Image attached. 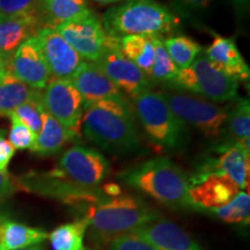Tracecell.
<instances>
[{"label": "cell", "instance_id": "obj_20", "mask_svg": "<svg viewBox=\"0 0 250 250\" xmlns=\"http://www.w3.org/2000/svg\"><path fill=\"white\" fill-rule=\"evenodd\" d=\"M42 28L37 17L0 19V55L8 62L19 46Z\"/></svg>", "mask_w": 250, "mask_h": 250}, {"label": "cell", "instance_id": "obj_27", "mask_svg": "<svg viewBox=\"0 0 250 250\" xmlns=\"http://www.w3.org/2000/svg\"><path fill=\"white\" fill-rule=\"evenodd\" d=\"M165 49L179 70L189 67L203 54V48L190 36L177 34L162 40Z\"/></svg>", "mask_w": 250, "mask_h": 250}, {"label": "cell", "instance_id": "obj_2", "mask_svg": "<svg viewBox=\"0 0 250 250\" xmlns=\"http://www.w3.org/2000/svg\"><path fill=\"white\" fill-rule=\"evenodd\" d=\"M108 36H164L179 29L181 19L158 0H125L101 18Z\"/></svg>", "mask_w": 250, "mask_h": 250}, {"label": "cell", "instance_id": "obj_14", "mask_svg": "<svg viewBox=\"0 0 250 250\" xmlns=\"http://www.w3.org/2000/svg\"><path fill=\"white\" fill-rule=\"evenodd\" d=\"M51 78L72 80L83 59L54 28H42L36 34Z\"/></svg>", "mask_w": 250, "mask_h": 250}, {"label": "cell", "instance_id": "obj_35", "mask_svg": "<svg viewBox=\"0 0 250 250\" xmlns=\"http://www.w3.org/2000/svg\"><path fill=\"white\" fill-rule=\"evenodd\" d=\"M109 250H159L133 233L120 234L110 242Z\"/></svg>", "mask_w": 250, "mask_h": 250}, {"label": "cell", "instance_id": "obj_4", "mask_svg": "<svg viewBox=\"0 0 250 250\" xmlns=\"http://www.w3.org/2000/svg\"><path fill=\"white\" fill-rule=\"evenodd\" d=\"M133 111L147 138L162 151L186 145L187 125L174 114L160 92L148 89L133 98Z\"/></svg>", "mask_w": 250, "mask_h": 250}, {"label": "cell", "instance_id": "obj_15", "mask_svg": "<svg viewBox=\"0 0 250 250\" xmlns=\"http://www.w3.org/2000/svg\"><path fill=\"white\" fill-rule=\"evenodd\" d=\"M215 152L198 168L199 174H221L229 177L240 189L249 187L250 149L240 144H218Z\"/></svg>", "mask_w": 250, "mask_h": 250}, {"label": "cell", "instance_id": "obj_30", "mask_svg": "<svg viewBox=\"0 0 250 250\" xmlns=\"http://www.w3.org/2000/svg\"><path fill=\"white\" fill-rule=\"evenodd\" d=\"M212 214L227 224H249L250 196L246 191H239L228 204L210 210Z\"/></svg>", "mask_w": 250, "mask_h": 250}, {"label": "cell", "instance_id": "obj_22", "mask_svg": "<svg viewBox=\"0 0 250 250\" xmlns=\"http://www.w3.org/2000/svg\"><path fill=\"white\" fill-rule=\"evenodd\" d=\"M92 12L87 0H39L37 15L43 28H55Z\"/></svg>", "mask_w": 250, "mask_h": 250}, {"label": "cell", "instance_id": "obj_32", "mask_svg": "<svg viewBox=\"0 0 250 250\" xmlns=\"http://www.w3.org/2000/svg\"><path fill=\"white\" fill-rule=\"evenodd\" d=\"M11 120V130L8 133V142L14 149H30L36 140V136L31 132L29 127L15 116L9 114L7 116Z\"/></svg>", "mask_w": 250, "mask_h": 250}, {"label": "cell", "instance_id": "obj_40", "mask_svg": "<svg viewBox=\"0 0 250 250\" xmlns=\"http://www.w3.org/2000/svg\"><path fill=\"white\" fill-rule=\"evenodd\" d=\"M95 2L101 5H110V4H116V2H120L122 0H94Z\"/></svg>", "mask_w": 250, "mask_h": 250}, {"label": "cell", "instance_id": "obj_23", "mask_svg": "<svg viewBox=\"0 0 250 250\" xmlns=\"http://www.w3.org/2000/svg\"><path fill=\"white\" fill-rule=\"evenodd\" d=\"M48 237L43 229L0 218V250H17L41 245Z\"/></svg>", "mask_w": 250, "mask_h": 250}, {"label": "cell", "instance_id": "obj_34", "mask_svg": "<svg viewBox=\"0 0 250 250\" xmlns=\"http://www.w3.org/2000/svg\"><path fill=\"white\" fill-rule=\"evenodd\" d=\"M171 11L179 17L199 19L210 11L214 0H169Z\"/></svg>", "mask_w": 250, "mask_h": 250}, {"label": "cell", "instance_id": "obj_41", "mask_svg": "<svg viewBox=\"0 0 250 250\" xmlns=\"http://www.w3.org/2000/svg\"><path fill=\"white\" fill-rule=\"evenodd\" d=\"M17 250H44L41 245H36V246H31V247H27V248H22V249H17Z\"/></svg>", "mask_w": 250, "mask_h": 250}, {"label": "cell", "instance_id": "obj_11", "mask_svg": "<svg viewBox=\"0 0 250 250\" xmlns=\"http://www.w3.org/2000/svg\"><path fill=\"white\" fill-rule=\"evenodd\" d=\"M45 112L68 129L79 132L85 100L71 80L51 78L42 92Z\"/></svg>", "mask_w": 250, "mask_h": 250}, {"label": "cell", "instance_id": "obj_33", "mask_svg": "<svg viewBox=\"0 0 250 250\" xmlns=\"http://www.w3.org/2000/svg\"><path fill=\"white\" fill-rule=\"evenodd\" d=\"M39 0H0V19L37 17Z\"/></svg>", "mask_w": 250, "mask_h": 250}, {"label": "cell", "instance_id": "obj_10", "mask_svg": "<svg viewBox=\"0 0 250 250\" xmlns=\"http://www.w3.org/2000/svg\"><path fill=\"white\" fill-rule=\"evenodd\" d=\"M56 30L83 61L96 62L110 41L103 29L101 19L94 12L56 27Z\"/></svg>", "mask_w": 250, "mask_h": 250}, {"label": "cell", "instance_id": "obj_17", "mask_svg": "<svg viewBox=\"0 0 250 250\" xmlns=\"http://www.w3.org/2000/svg\"><path fill=\"white\" fill-rule=\"evenodd\" d=\"M132 233L159 250H203L186 230L166 219H158Z\"/></svg>", "mask_w": 250, "mask_h": 250}, {"label": "cell", "instance_id": "obj_36", "mask_svg": "<svg viewBox=\"0 0 250 250\" xmlns=\"http://www.w3.org/2000/svg\"><path fill=\"white\" fill-rule=\"evenodd\" d=\"M5 134V130H0V171L2 173H7L9 162L15 154L14 147L6 139Z\"/></svg>", "mask_w": 250, "mask_h": 250}, {"label": "cell", "instance_id": "obj_28", "mask_svg": "<svg viewBox=\"0 0 250 250\" xmlns=\"http://www.w3.org/2000/svg\"><path fill=\"white\" fill-rule=\"evenodd\" d=\"M87 228L88 223L85 218L62 225L48 235L50 245L54 250H81L83 248V236Z\"/></svg>", "mask_w": 250, "mask_h": 250}, {"label": "cell", "instance_id": "obj_9", "mask_svg": "<svg viewBox=\"0 0 250 250\" xmlns=\"http://www.w3.org/2000/svg\"><path fill=\"white\" fill-rule=\"evenodd\" d=\"M54 173L83 188H98L110 174V164L98 149L73 146L61 156Z\"/></svg>", "mask_w": 250, "mask_h": 250}, {"label": "cell", "instance_id": "obj_31", "mask_svg": "<svg viewBox=\"0 0 250 250\" xmlns=\"http://www.w3.org/2000/svg\"><path fill=\"white\" fill-rule=\"evenodd\" d=\"M44 111L42 103V90H39L33 99L15 109V111L12 114H14L19 120L22 121L29 127L31 132L37 137V134L42 129Z\"/></svg>", "mask_w": 250, "mask_h": 250}, {"label": "cell", "instance_id": "obj_13", "mask_svg": "<svg viewBox=\"0 0 250 250\" xmlns=\"http://www.w3.org/2000/svg\"><path fill=\"white\" fill-rule=\"evenodd\" d=\"M7 70L13 76L36 90H43L51 79L49 67L39 37L36 35L23 42L7 62Z\"/></svg>", "mask_w": 250, "mask_h": 250}, {"label": "cell", "instance_id": "obj_16", "mask_svg": "<svg viewBox=\"0 0 250 250\" xmlns=\"http://www.w3.org/2000/svg\"><path fill=\"white\" fill-rule=\"evenodd\" d=\"M189 181L190 197L197 211H210L226 205L240 191L235 182L221 174L196 173Z\"/></svg>", "mask_w": 250, "mask_h": 250}, {"label": "cell", "instance_id": "obj_42", "mask_svg": "<svg viewBox=\"0 0 250 250\" xmlns=\"http://www.w3.org/2000/svg\"><path fill=\"white\" fill-rule=\"evenodd\" d=\"M81 250H92V249H88V248H83Z\"/></svg>", "mask_w": 250, "mask_h": 250}, {"label": "cell", "instance_id": "obj_5", "mask_svg": "<svg viewBox=\"0 0 250 250\" xmlns=\"http://www.w3.org/2000/svg\"><path fill=\"white\" fill-rule=\"evenodd\" d=\"M81 126L87 139L107 152L125 154L142 147L136 122L93 105H85Z\"/></svg>", "mask_w": 250, "mask_h": 250}, {"label": "cell", "instance_id": "obj_7", "mask_svg": "<svg viewBox=\"0 0 250 250\" xmlns=\"http://www.w3.org/2000/svg\"><path fill=\"white\" fill-rule=\"evenodd\" d=\"M160 94L171 110L184 124L196 129L210 139H219L223 134L229 108L203 99L201 96L175 88H166Z\"/></svg>", "mask_w": 250, "mask_h": 250}, {"label": "cell", "instance_id": "obj_29", "mask_svg": "<svg viewBox=\"0 0 250 250\" xmlns=\"http://www.w3.org/2000/svg\"><path fill=\"white\" fill-rule=\"evenodd\" d=\"M162 40H164V37L154 36L155 58L148 78L152 81V83H158L168 87L176 78L180 70L166 51Z\"/></svg>", "mask_w": 250, "mask_h": 250}, {"label": "cell", "instance_id": "obj_38", "mask_svg": "<svg viewBox=\"0 0 250 250\" xmlns=\"http://www.w3.org/2000/svg\"><path fill=\"white\" fill-rule=\"evenodd\" d=\"M232 7L234 9V13L239 20H245L249 15L250 9V0H229Z\"/></svg>", "mask_w": 250, "mask_h": 250}, {"label": "cell", "instance_id": "obj_1", "mask_svg": "<svg viewBox=\"0 0 250 250\" xmlns=\"http://www.w3.org/2000/svg\"><path fill=\"white\" fill-rule=\"evenodd\" d=\"M122 183L175 210H196L186 171L168 158H154L118 175Z\"/></svg>", "mask_w": 250, "mask_h": 250}, {"label": "cell", "instance_id": "obj_12", "mask_svg": "<svg viewBox=\"0 0 250 250\" xmlns=\"http://www.w3.org/2000/svg\"><path fill=\"white\" fill-rule=\"evenodd\" d=\"M95 62L103 73L131 99L151 89L152 81L142 70L122 54L118 39L110 37L109 44Z\"/></svg>", "mask_w": 250, "mask_h": 250}, {"label": "cell", "instance_id": "obj_39", "mask_svg": "<svg viewBox=\"0 0 250 250\" xmlns=\"http://www.w3.org/2000/svg\"><path fill=\"white\" fill-rule=\"evenodd\" d=\"M7 71V62L5 61L4 57L0 55V78H1Z\"/></svg>", "mask_w": 250, "mask_h": 250}, {"label": "cell", "instance_id": "obj_6", "mask_svg": "<svg viewBox=\"0 0 250 250\" xmlns=\"http://www.w3.org/2000/svg\"><path fill=\"white\" fill-rule=\"evenodd\" d=\"M240 81L214 66L204 55L198 56L189 67L180 70L168 88L201 96L212 102L239 100Z\"/></svg>", "mask_w": 250, "mask_h": 250}, {"label": "cell", "instance_id": "obj_25", "mask_svg": "<svg viewBox=\"0 0 250 250\" xmlns=\"http://www.w3.org/2000/svg\"><path fill=\"white\" fill-rule=\"evenodd\" d=\"M118 46L122 54L148 77L155 58L154 36H124L118 39Z\"/></svg>", "mask_w": 250, "mask_h": 250}, {"label": "cell", "instance_id": "obj_18", "mask_svg": "<svg viewBox=\"0 0 250 250\" xmlns=\"http://www.w3.org/2000/svg\"><path fill=\"white\" fill-rule=\"evenodd\" d=\"M71 81L85 100V104L125 96L124 93L103 73L101 68L92 62H83Z\"/></svg>", "mask_w": 250, "mask_h": 250}, {"label": "cell", "instance_id": "obj_3", "mask_svg": "<svg viewBox=\"0 0 250 250\" xmlns=\"http://www.w3.org/2000/svg\"><path fill=\"white\" fill-rule=\"evenodd\" d=\"M94 230L104 235L132 233L139 227L161 218L160 212L140 197L132 195L107 196L80 211Z\"/></svg>", "mask_w": 250, "mask_h": 250}, {"label": "cell", "instance_id": "obj_19", "mask_svg": "<svg viewBox=\"0 0 250 250\" xmlns=\"http://www.w3.org/2000/svg\"><path fill=\"white\" fill-rule=\"evenodd\" d=\"M203 55L225 73L243 83L249 81V65L242 57L235 41L232 37H225L213 33V40Z\"/></svg>", "mask_w": 250, "mask_h": 250}, {"label": "cell", "instance_id": "obj_24", "mask_svg": "<svg viewBox=\"0 0 250 250\" xmlns=\"http://www.w3.org/2000/svg\"><path fill=\"white\" fill-rule=\"evenodd\" d=\"M219 144H240L250 149V103L248 99L237 100L229 109L223 134Z\"/></svg>", "mask_w": 250, "mask_h": 250}, {"label": "cell", "instance_id": "obj_21", "mask_svg": "<svg viewBox=\"0 0 250 250\" xmlns=\"http://www.w3.org/2000/svg\"><path fill=\"white\" fill-rule=\"evenodd\" d=\"M79 132L64 126L51 115L44 111L42 129L37 134L35 143L30 151L41 156L57 154L64 148L65 145L71 142H76L79 139Z\"/></svg>", "mask_w": 250, "mask_h": 250}, {"label": "cell", "instance_id": "obj_8", "mask_svg": "<svg viewBox=\"0 0 250 250\" xmlns=\"http://www.w3.org/2000/svg\"><path fill=\"white\" fill-rule=\"evenodd\" d=\"M17 186L18 189L58 199L78 211L107 197L102 189L77 186L64 177L56 175L52 170L49 173L26 174L17 180Z\"/></svg>", "mask_w": 250, "mask_h": 250}, {"label": "cell", "instance_id": "obj_37", "mask_svg": "<svg viewBox=\"0 0 250 250\" xmlns=\"http://www.w3.org/2000/svg\"><path fill=\"white\" fill-rule=\"evenodd\" d=\"M17 189V180L12 179L8 173L0 171V202L11 196Z\"/></svg>", "mask_w": 250, "mask_h": 250}, {"label": "cell", "instance_id": "obj_26", "mask_svg": "<svg viewBox=\"0 0 250 250\" xmlns=\"http://www.w3.org/2000/svg\"><path fill=\"white\" fill-rule=\"evenodd\" d=\"M39 90L30 88L8 70L0 78V117H7L15 109L35 96Z\"/></svg>", "mask_w": 250, "mask_h": 250}]
</instances>
